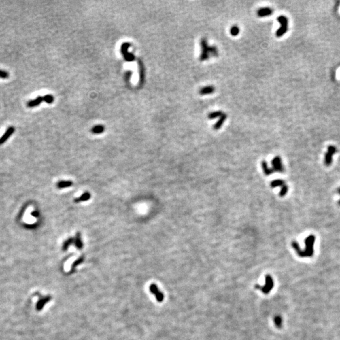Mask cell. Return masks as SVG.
Instances as JSON below:
<instances>
[{"mask_svg":"<svg viewBox=\"0 0 340 340\" xmlns=\"http://www.w3.org/2000/svg\"><path fill=\"white\" fill-rule=\"evenodd\" d=\"M316 241V237L313 234L308 236L305 238L304 241L305 243V249L302 251L297 241H292V246L296 251L297 254L301 258L305 257H312L314 254V245Z\"/></svg>","mask_w":340,"mask_h":340,"instance_id":"cell-1","label":"cell"},{"mask_svg":"<svg viewBox=\"0 0 340 340\" xmlns=\"http://www.w3.org/2000/svg\"><path fill=\"white\" fill-rule=\"evenodd\" d=\"M200 44L202 47V53L200 54L199 59L201 61L208 59L210 57V55L216 57L218 56V51L216 47L215 46H209L205 38L201 40Z\"/></svg>","mask_w":340,"mask_h":340,"instance_id":"cell-2","label":"cell"},{"mask_svg":"<svg viewBox=\"0 0 340 340\" xmlns=\"http://www.w3.org/2000/svg\"><path fill=\"white\" fill-rule=\"evenodd\" d=\"M273 280L272 279L270 275H267L265 277V285L264 286L261 287L258 285H255V288L259 289L261 291L263 292V293L265 294H268L270 293V292L271 290V289L273 287Z\"/></svg>","mask_w":340,"mask_h":340,"instance_id":"cell-3","label":"cell"},{"mask_svg":"<svg viewBox=\"0 0 340 340\" xmlns=\"http://www.w3.org/2000/svg\"><path fill=\"white\" fill-rule=\"evenodd\" d=\"M278 22L280 23L281 27L276 32V36L277 37H281L287 32L288 30V19L285 16H280L277 18Z\"/></svg>","mask_w":340,"mask_h":340,"instance_id":"cell-4","label":"cell"},{"mask_svg":"<svg viewBox=\"0 0 340 340\" xmlns=\"http://www.w3.org/2000/svg\"><path fill=\"white\" fill-rule=\"evenodd\" d=\"M337 152V149L334 146H329L328 151L324 154V165L326 166H331L333 162V156Z\"/></svg>","mask_w":340,"mask_h":340,"instance_id":"cell-5","label":"cell"},{"mask_svg":"<svg viewBox=\"0 0 340 340\" xmlns=\"http://www.w3.org/2000/svg\"><path fill=\"white\" fill-rule=\"evenodd\" d=\"M271 165L273 166V172H278V173H284L285 171L284 167L282 164V159L280 156H276L271 161Z\"/></svg>","mask_w":340,"mask_h":340,"instance_id":"cell-6","label":"cell"},{"mask_svg":"<svg viewBox=\"0 0 340 340\" xmlns=\"http://www.w3.org/2000/svg\"><path fill=\"white\" fill-rule=\"evenodd\" d=\"M150 291L152 294H154L156 296V299L158 302H161L164 300V295L162 292L159 290V289L158 288V286L155 284H152L150 286Z\"/></svg>","mask_w":340,"mask_h":340,"instance_id":"cell-7","label":"cell"},{"mask_svg":"<svg viewBox=\"0 0 340 340\" xmlns=\"http://www.w3.org/2000/svg\"><path fill=\"white\" fill-rule=\"evenodd\" d=\"M130 46V44L128 43H124L122 46V52L123 54L125 59L127 61H132L134 59V56L132 54L128 52L127 49Z\"/></svg>","mask_w":340,"mask_h":340,"instance_id":"cell-8","label":"cell"},{"mask_svg":"<svg viewBox=\"0 0 340 340\" xmlns=\"http://www.w3.org/2000/svg\"><path fill=\"white\" fill-rule=\"evenodd\" d=\"M15 131V129L14 127L11 126L8 128L7 130L5 132V133L3 135L2 137L0 138V145L3 144V143L8 140V139L12 135Z\"/></svg>","mask_w":340,"mask_h":340,"instance_id":"cell-9","label":"cell"},{"mask_svg":"<svg viewBox=\"0 0 340 340\" xmlns=\"http://www.w3.org/2000/svg\"><path fill=\"white\" fill-rule=\"evenodd\" d=\"M51 300V297L50 296H46V297H44L42 299H40V300L38 301L36 305V309L37 311H41L42 309L44 308V305H45L47 303H48V302Z\"/></svg>","mask_w":340,"mask_h":340,"instance_id":"cell-10","label":"cell"},{"mask_svg":"<svg viewBox=\"0 0 340 340\" xmlns=\"http://www.w3.org/2000/svg\"><path fill=\"white\" fill-rule=\"evenodd\" d=\"M273 12V10L270 8H262L258 10L257 15L259 17H265L270 16Z\"/></svg>","mask_w":340,"mask_h":340,"instance_id":"cell-11","label":"cell"},{"mask_svg":"<svg viewBox=\"0 0 340 340\" xmlns=\"http://www.w3.org/2000/svg\"><path fill=\"white\" fill-rule=\"evenodd\" d=\"M42 101H44V97L39 96L35 100L29 101L28 103H27V107H29L30 108L35 107L37 106V105H39Z\"/></svg>","mask_w":340,"mask_h":340,"instance_id":"cell-12","label":"cell"},{"mask_svg":"<svg viewBox=\"0 0 340 340\" xmlns=\"http://www.w3.org/2000/svg\"><path fill=\"white\" fill-rule=\"evenodd\" d=\"M215 87L213 86H207L201 88V89L199 90V93L201 95L212 94L215 91Z\"/></svg>","mask_w":340,"mask_h":340,"instance_id":"cell-13","label":"cell"},{"mask_svg":"<svg viewBox=\"0 0 340 340\" xmlns=\"http://www.w3.org/2000/svg\"><path fill=\"white\" fill-rule=\"evenodd\" d=\"M226 118H227V115L225 113H224V114L222 115V116L220 117L218 122H217L215 125H214L213 129H214V130H219V129H220V127H222V125L224 123V122L226 121Z\"/></svg>","mask_w":340,"mask_h":340,"instance_id":"cell-14","label":"cell"},{"mask_svg":"<svg viewBox=\"0 0 340 340\" xmlns=\"http://www.w3.org/2000/svg\"><path fill=\"white\" fill-rule=\"evenodd\" d=\"M261 166H262L263 171V173L265 175H267V176L270 175L273 173V169L268 167L267 163L265 161H263L262 163H261Z\"/></svg>","mask_w":340,"mask_h":340,"instance_id":"cell-15","label":"cell"},{"mask_svg":"<svg viewBox=\"0 0 340 340\" xmlns=\"http://www.w3.org/2000/svg\"><path fill=\"white\" fill-rule=\"evenodd\" d=\"M285 185V182L283 180H273L270 183V185L272 188H276V187H282Z\"/></svg>","mask_w":340,"mask_h":340,"instance_id":"cell-16","label":"cell"},{"mask_svg":"<svg viewBox=\"0 0 340 340\" xmlns=\"http://www.w3.org/2000/svg\"><path fill=\"white\" fill-rule=\"evenodd\" d=\"M73 185V183L71 181H61L57 183V187L59 188H65L69 187Z\"/></svg>","mask_w":340,"mask_h":340,"instance_id":"cell-17","label":"cell"},{"mask_svg":"<svg viewBox=\"0 0 340 340\" xmlns=\"http://www.w3.org/2000/svg\"><path fill=\"white\" fill-rule=\"evenodd\" d=\"M224 114L223 112L220 110L215 111L211 112V113L208 115V118L209 119H214L217 117H220Z\"/></svg>","mask_w":340,"mask_h":340,"instance_id":"cell-18","label":"cell"},{"mask_svg":"<svg viewBox=\"0 0 340 340\" xmlns=\"http://www.w3.org/2000/svg\"><path fill=\"white\" fill-rule=\"evenodd\" d=\"M74 243H75V245L78 249H81L83 248V243L81 239L80 234L79 233L77 234L76 239H74Z\"/></svg>","mask_w":340,"mask_h":340,"instance_id":"cell-19","label":"cell"},{"mask_svg":"<svg viewBox=\"0 0 340 340\" xmlns=\"http://www.w3.org/2000/svg\"><path fill=\"white\" fill-rule=\"evenodd\" d=\"M90 199V194L89 193H84V194H83L81 195L80 198H78L76 199H75V201L76 202H84V201H86V200H89Z\"/></svg>","mask_w":340,"mask_h":340,"instance_id":"cell-20","label":"cell"},{"mask_svg":"<svg viewBox=\"0 0 340 340\" xmlns=\"http://www.w3.org/2000/svg\"><path fill=\"white\" fill-rule=\"evenodd\" d=\"M91 131L94 134H101L104 131V127L102 125H97L91 129Z\"/></svg>","mask_w":340,"mask_h":340,"instance_id":"cell-21","label":"cell"},{"mask_svg":"<svg viewBox=\"0 0 340 340\" xmlns=\"http://www.w3.org/2000/svg\"><path fill=\"white\" fill-rule=\"evenodd\" d=\"M274 322L278 328H281L282 325V319L280 316H276L274 318Z\"/></svg>","mask_w":340,"mask_h":340,"instance_id":"cell-22","label":"cell"},{"mask_svg":"<svg viewBox=\"0 0 340 340\" xmlns=\"http://www.w3.org/2000/svg\"><path fill=\"white\" fill-rule=\"evenodd\" d=\"M240 32V29L239 27L236 25H234L231 27L230 30V33L233 36H237Z\"/></svg>","mask_w":340,"mask_h":340,"instance_id":"cell-23","label":"cell"},{"mask_svg":"<svg viewBox=\"0 0 340 340\" xmlns=\"http://www.w3.org/2000/svg\"><path fill=\"white\" fill-rule=\"evenodd\" d=\"M288 191V187L286 184H285L283 186L281 187V190L279 193V195L281 197H283L287 195Z\"/></svg>","mask_w":340,"mask_h":340,"instance_id":"cell-24","label":"cell"},{"mask_svg":"<svg viewBox=\"0 0 340 340\" xmlns=\"http://www.w3.org/2000/svg\"><path fill=\"white\" fill-rule=\"evenodd\" d=\"M74 240L73 239V238H69V239H68V240H67L66 241V242L64 243V244H63V250H64V251H66L67 249V248H69V246L71 245V244H73L74 243Z\"/></svg>","mask_w":340,"mask_h":340,"instance_id":"cell-25","label":"cell"},{"mask_svg":"<svg viewBox=\"0 0 340 340\" xmlns=\"http://www.w3.org/2000/svg\"><path fill=\"white\" fill-rule=\"evenodd\" d=\"M44 101L49 104L52 103L54 101V97L51 95H46L44 97Z\"/></svg>","mask_w":340,"mask_h":340,"instance_id":"cell-26","label":"cell"},{"mask_svg":"<svg viewBox=\"0 0 340 340\" xmlns=\"http://www.w3.org/2000/svg\"><path fill=\"white\" fill-rule=\"evenodd\" d=\"M9 75L10 74L8 72L0 69V78H2V79H7V78H9Z\"/></svg>","mask_w":340,"mask_h":340,"instance_id":"cell-27","label":"cell"},{"mask_svg":"<svg viewBox=\"0 0 340 340\" xmlns=\"http://www.w3.org/2000/svg\"><path fill=\"white\" fill-rule=\"evenodd\" d=\"M83 260H84V258H83V257H81V258H79V259H78V260H76V261H75V262H74V263L73 264V265H72V270H73V269H74V268H76V267L78 266V265H80V263H82L83 261ZM72 270H71V271H72Z\"/></svg>","mask_w":340,"mask_h":340,"instance_id":"cell-28","label":"cell"},{"mask_svg":"<svg viewBox=\"0 0 340 340\" xmlns=\"http://www.w3.org/2000/svg\"><path fill=\"white\" fill-rule=\"evenodd\" d=\"M337 192H338V193H339V194L340 195V187H339V188H338V190H337ZM338 204H339V205H340V200H339V202H338Z\"/></svg>","mask_w":340,"mask_h":340,"instance_id":"cell-29","label":"cell"},{"mask_svg":"<svg viewBox=\"0 0 340 340\" xmlns=\"http://www.w3.org/2000/svg\"><path fill=\"white\" fill-rule=\"evenodd\" d=\"M33 215L34 216H35V217H37V216L39 215V214H38V212H34L33 213Z\"/></svg>","mask_w":340,"mask_h":340,"instance_id":"cell-30","label":"cell"}]
</instances>
